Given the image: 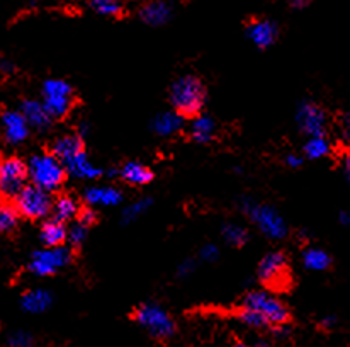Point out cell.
Returning a JSON list of instances; mask_svg holds the SVG:
<instances>
[{
    "label": "cell",
    "mask_w": 350,
    "mask_h": 347,
    "mask_svg": "<svg viewBox=\"0 0 350 347\" xmlns=\"http://www.w3.org/2000/svg\"><path fill=\"white\" fill-rule=\"evenodd\" d=\"M170 106L178 114L187 118H196L202 114L208 103V90L204 82L194 73H184L174 80L169 90Z\"/></svg>",
    "instance_id": "obj_1"
},
{
    "label": "cell",
    "mask_w": 350,
    "mask_h": 347,
    "mask_svg": "<svg viewBox=\"0 0 350 347\" xmlns=\"http://www.w3.org/2000/svg\"><path fill=\"white\" fill-rule=\"evenodd\" d=\"M238 209L250 218V222L269 240H284L289 235V227L284 216L274 206L255 201L250 196H241L238 199Z\"/></svg>",
    "instance_id": "obj_2"
},
{
    "label": "cell",
    "mask_w": 350,
    "mask_h": 347,
    "mask_svg": "<svg viewBox=\"0 0 350 347\" xmlns=\"http://www.w3.org/2000/svg\"><path fill=\"white\" fill-rule=\"evenodd\" d=\"M27 172H29L31 184L48 192L58 191L68 175L58 157H55L51 152L34 153L33 157H29Z\"/></svg>",
    "instance_id": "obj_3"
},
{
    "label": "cell",
    "mask_w": 350,
    "mask_h": 347,
    "mask_svg": "<svg viewBox=\"0 0 350 347\" xmlns=\"http://www.w3.org/2000/svg\"><path fill=\"white\" fill-rule=\"evenodd\" d=\"M241 307L250 308V310L258 311L271 327L274 325H284L289 322V310L275 294L267 290H252L241 300Z\"/></svg>",
    "instance_id": "obj_4"
},
{
    "label": "cell",
    "mask_w": 350,
    "mask_h": 347,
    "mask_svg": "<svg viewBox=\"0 0 350 347\" xmlns=\"http://www.w3.org/2000/svg\"><path fill=\"white\" fill-rule=\"evenodd\" d=\"M41 96L46 111L53 119H63L75 106V90L66 80L46 79L41 87Z\"/></svg>",
    "instance_id": "obj_5"
},
{
    "label": "cell",
    "mask_w": 350,
    "mask_h": 347,
    "mask_svg": "<svg viewBox=\"0 0 350 347\" xmlns=\"http://www.w3.org/2000/svg\"><path fill=\"white\" fill-rule=\"evenodd\" d=\"M73 259H75L73 247H68V245L44 247L33 252L29 264H27V271L38 278H46V276L57 274L58 269L72 264Z\"/></svg>",
    "instance_id": "obj_6"
},
{
    "label": "cell",
    "mask_w": 350,
    "mask_h": 347,
    "mask_svg": "<svg viewBox=\"0 0 350 347\" xmlns=\"http://www.w3.org/2000/svg\"><path fill=\"white\" fill-rule=\"evenodd\" d=\"M136 324L145 329L152 337L155 339H170L177 331L175 322L169 315V311L163 310L157 303H143L133 313Z\"/></svg>",
    "instance_id": "obj_7"
},
{
    "label": "cell",
    "mask_w": 350,
    "mask_h": 347,
    "mask_svg": "<svg viewBox=\"0 0 350 347\" xmlns=\"http://www.w3.org/2000/svg\"><path fill=\"white\" fill-rule=\"evenodd\" d=\"M258 281L269 290H284L291 281L289 259L282 250H271L257 266Z\"/></svg>",
    "instance_id": "obj_8"
},
{
    "label": "cell",
    "mask_w": 350,
    "mask_h": 347,
    "mask_svg": "<svg viewBox=\"0 0 350 347\" xmlns=\"http://www.w3.org/2000/svg\"><path fill=\"white\" fill-rule=\"evenodd\" d=\"M14 203H16L21 216L31 220V222L44 220L46 216L51 215V209H53L51 192L44 191V189L38 188L31 182L14 198Z\"/></svg>",
    "instance_id": "obj_9"
},
{
    "label": "cell",
    "mask_w": 350,
    "mask_h": 347,
    "mask_svg": "<svg viewBox=\"0 0 350 347\" xmlns=\"http://www.w3.org/2000/svg\"><path fill=\"white\" fill-rule=\"evenodd\" d=\"M27 184V162L19 157H7L0 160V198L14 199Z\"/></svg>",
    "instance_id": "obj_10"
},
{
    "label": "cell",
    "mask_w": 350,
    "mask_h": 347,
    "mask_svg": "<svg viewBox=\"0 0 350 347\" xmlns=\"http://www.w3.org/2000/svg\"><path fill=\"white\" fill-rule=\"evenodd\" d=\"M296 125L299 131L306 136H325L328 128V116L323 107L311 99H304L297 104Z\"/></svg>",
    "instance_id": "obj_11"
},
{
    "label": "cell",
    "mask_w": 350,
    "mask_h": 347,
    "mask_svg": "<svg viewBox=\"0 0 350 347\" xmlns=\"http://www.w3.org/2000/svg\"><path fill=\"white\" fill-rule=\"evenodd\" d=\"M0 131L9 145H23L31 135V126L23 113L16 110H7L0 114Z\"/></svg>",
    "instance_id": "obj_12"
},
{
    "label": "cell",
    "mask_w": 350,
    "mask_h": 347,
    "mask_svg": "<svg viewBox=\"0 0 350 347\" xmlns=\"http://www.w3.org/2000/svg\"><path fill=\"white\" fill-rule=\"evenodd\" d=\"M245 34L248 41L258 50H267L275 44L279 36V26L269 17H254L245 26Z\"/></svg>",
    "instance_id": "obj_13"
},
{
    "label": "cell",
    "mask_w": 350,
    "mask_h": 347,
    "mask_svg": "<svg viewBox=\"0 0 350 347\" xmlns=\"http://www.w3.org/2000/svg\"><path fill=\"white\" fill-rule=\"evenodd\" d=\"M19 111L23 113L24 118H26V121L29 123L31 129H34V131H40V133L48 131L55 121V119L50 116V113L46 111V107H44L43 101L24 99L23 103H21Z\"/></svg>",
    "instance_id": "obj_14"
},
{
    "label": "cell",
    "mask_w": 350,
    "mask_h": 347,
    "mask_svg": "<svg viewBox=\"0 0 350 347\" xmlns=\"http://www.w3.org/2000/svg\"><path fill=\"white\" fill-rule=\"evenodd\" d=\"M138 17L148 26H163L174 17V5L167 0H148L139 7Z\"/></svg>",
    "instance_id": "obj_15"
},
{
    "label": "cell",
    "mask_w": 350,
    "mask_h": 347,
    "mask_svg": "<svg viewBox=\"0 0 350 347\" xmlns=\"http://www.w3.org/2000/svg\"><path fill=\"white\" fill-rule=\"evenodd\" d=\"M66 174L72 175L75 179H82V181H96V179L103 177L104 169L97 167L92 160L89 159L87 152L79 153V155L72 157L66 162H63Z\"/></svg>",
    "instance_id": "obj_16"
},
{
    "label": "cell",
    "mask_w": 350,
    "mask_h": 347,
    "mask_svg": "<svg viewBox=\"0 0 350 347\" xmlns=\"http://www.w3.org/2000/svg\"><path fill=\"white\" fill-rule=\"evenodd\" d=\"M83 201L89 206H119L124 201V194L114 185H90L83 191Z\"/></svg>",
    "instance_id": "obj_17"
},
{
    "label": "cell",
    "mask_w": 350,
    "mask_h": 347,
    "mask_svg": "<svg viewBox=\"0 0 350 347\" xmlns=\"http://www.w3.org/2000/svg\"><path fill=\"white\" fill-rule=\"evenodd\" d=\"M50 152L55 157H58L59 162L63 164L72 157L85 152V143H83L82 136L77 135V133H65V135L58 136L51 142Z\"/></svg>",
    "instance_id": "obj_18"
},
{
    "label": "cell",
    "mask_w": 350,
    "mask_h": 347,
    "mask_svg": "<svg viewBox=\"0 0 350 347\" xmlns=\"http://www.w3.org/2000/svg\"><path fill=\"white\" fill-rule=\"evenodd\" d=\"M185 125V118L177 113V111H162L152 119L150 123V129L155 133L160 138H170V136L177 135L182 131Z\"/></svg>",
    "instance_id": "obj_19"
},
{
    "label": "cell",
    "mask_w": 350,
    "mask_h": 347,
    "mask_svg": "<svg viewBox=\"0 0 350 347\" xmlns=\"http://www.w3.org/2000/svg\"><path fill=\"white\" fill-rule=\"evenodd\" d=\"M119 179L126 184L135 185V188H143V185L150 184L155 179V174L145 164L129 160V162H124L119 167Z\"/></svg>",
    "instance_id": "obj_20"
},
{
    "label": "cell",
    "mask_w": 350,
    "mask_h": 347,
    "mask_svg": "<svg viewBox=\"0 0 350 347\" xmlns=\"http://www.w3.org/2000/svg\"><path fill=\"white\" fill-rule=\"evenodd\" d=\"M53 300V293H51L50 290H27L26 293H23V296H21V308H23L24 311H27V313H44V311L51 308Z\"/></svg>",
    "instance_id": "obj_21"
},
{
    "label": "cell",
    "mask_w": 350,
    "mask_h": 347,
    "mask_svg": "<svg viewBox=\"0 0 350 347\" xmlns=\"http://www.w3.org/2000/svg\"><path fill=\"white\" fill-rule=\"evenodd\" d=\"M216 129L218 126L211 116L199 114L192 118L191 125H189V136L198 145H208L216 138Z\"/></svg>",
    "instance_id": "obj_22"
},
{
    "label": "cell",
    "mask_w": 350,
    "mask_h": 347,
    "mask_svg": "<svg viewBox=\"0 0 350 347\" xmlns=\"http://www.w3.org/2000/svg\"><path fill=\"white\" fill-rule=\"evenodd\" d=\"M40 240L44 247H59L68 242V229L65 223L51 218L41 225Z\"/></svg>",
    "instance_id": "obj_23"
},
{
    "label": "cell",
    "mask_w": 350,
    "mask_h": 347,
    "mask_svg": "<svg viewBox=\"0 0 350 347\" xmlns=\"http://www.w3.org/2000/svg\"><path fill=\"white\" fill-rule=\"evenodd\" d=\"M80 211V205L73 196L59 194L58 198L53 199V209H51V218L58 220L62 223L72 222L77 218Z\"/></svg>",
    "instance_id": "obj_24"
},
{
    "label": "cell",
    "mask_w": 350,
    "mask_h": 347,
    "mask_svg": "<svg viewBox=\"0 0 350 347\" xmlns=\"http://www.w3.org/2000/svg\"><path fill=\"white\" fill-rule=\"evenodd\" d=\"M301 261L308 271L321 272L332 266V255L320 247H308L303 250Z\"/></svg>",
    "instance_id": "obj_25"
},
{
    "label": "cell",
    "mask_w": 350,
    "mask_h": 347,
    "mask_svg": "<svg viewBox=\"0 0 350 347\" xmlns=\"http://www.w3.org/2000/svg\"><path fill=\"white\" fill-rule=\"evenodd\" d=\"M23 218L14 199L0 198V233H12Z\"/></svg>",
    "instance_id": "obj_26"
},
{
    "label": "cell",
    "mask_w": 350,
    "mask_h": 347,
    "mask_svg": "<svg viewBox=\"0 0 350 347\" xmlns=\"http://www.w3.org/2000/svg\"><path fill=\"white\" fill-rule=\"evenodd\" d=\"M303 150H304V155H306V159L320 160V159H323V157L330 155L332 143H330V140L327 138V135L325 136H310V138H308V142L304 143Z\"/></svg>",
    "instance_id": "obj_27"
},
{
    "label": "cell",
    "mask_w": 350,
    "mask_h": 347,
    "mask_svg": "<svg viewBox=\"0 0 350 347\" xmlns=\"http://www.w3.org/2000/svg\"><path fill=\"white\" fill-rule=\"evenodd\" d=\"M90 10L103 17H121L124 14L122 0H85Z\"/></svg>",
    "instance_id": "obj_28"
},
{
    "label": "cell",
    "mask_w": 350,
    "mask_h": 347,
    "mask_svg": "<svg viewBox=\"0 0 350 347\" xmlns=\"http://www.w3.org/2000/svg\"><path fill=\"white\" fill-rule=\"evenodd\" d=\"M153 205V199L152 198H139L136 199L135 203L131 205L124 206V209L121 211V222L122 225H129V223L136 222L138 218H142Z\"/></svg>",
    "instance_id": "obj_29"
},
{
    "label": "cell",
    "mask_w": 350,
    "mask_h": 347,
    "mask_svg": "<svg viewBox=\"0 0 350 347\" xmlns=\"http://www.w3.org/2000/svg\"><path fill=\"white\" fill-rule=\"evenodd\" d=\"M221 235L226 240V244L233 245V247H243L248 242V238H250V233H248V230L245 227L233 222H228L223 225Z\"/></svg>",
    "instance_id": "obj_30"
},
{
    "label": "cell",
    "mask_w": 350,
    "mask_h": 347,
    "mask_svg": "<svg viewBox=\"0 0 350 347\" xmlns=\"http://www.w3.org/2000/svg\"><path fill=\"white\" fill-rule=\"evenodd\" d=\"M238 320L245 325V327L250 329H269V322L262 317L258 311L250 310V308H243L241 307L240 313H238Z\"/></svg>",
    "instance_id": "obj_31"
},
{
    "label": "cell",
    "mask_w": 350,
    "mask_h": 347,
    "mask_svg": "<svg viewBox=\"0 0 350 347\" xmlns=\"http://www.w3.org/2000/svg\"><path fill=\"white\" fill-rule=\"evenodd\" d=\"M87 235H89V227L82 225L80 222L72 223V227H68V242L72 247H80L87 240Z\"/></svg>",
    "instance_id": "obj_32"
},
{
    "label": "cell",
    "mask_w": 350,
    "mask_h": 347,
    "mask_svg": "<svg viewBox=\"0 0 350 347\" xmlns=\"http://www.w3.org/2000/svg\"><path fill=\"white\" fill-rule=\"evenodd\" d=\"M7 344H9V347H33L34 341H33V335H31L29 332L16 331L9 335Z\"/></svg>",
    "instance_id": "obj_33"
},
{
    "label": "cell",
    "mask_w": 350,
    "mask_h": 347,
    "mask_svg": "<svg viewBox=\"0 0 350 347\" xmlns=\"http://www.w3.org/2000/svg\"><path fill=\"white\" fill-rule=\"evenodd\" d=\"M75 220L77 222L82 223V225L89 227L90 229V227L96 225L97 223L99 215H97V211L92 208V206H80V211H79V215H77Z\"/></svg>",
    "instance_id": "obj_34"
},
{
    "label": "cell",
    "mask_w": 350,
    "mask_h": 347,
    "mask_svg": "<svg viewBox=\"0 0 350 347\" xmlns=\"http://www.w3.org/2000/svg\"><path fill=\"white\" fill-rule=\"evenodd\" d=\"M219 257V248L215 244H206L202 245L201 250H199V259L202 262H215Z\"/></svg>",
    "instance_id": "obj_35"
},
{
    "label": "cell",
    "mask_w": 350,
    "mask_h": 347,
    "mask_svg": "<svg viewBox=\"0 0 350 347\" xmlns=\"http://www.w3.org/2000/svg\"><path fill=\"white\" fill-rule=\"evenodd\" d=\"M196 268H198V262H196L194 259H184V261L177 266V276L178 278H189L192 272H196Z\"/></svg>",
    "instance_id": "obj_36"
},
{
    "label": "cell",
    "mask_w": 350,
    "mask_h": 347,
    "mask_svg": "<svg viewBox=\"0 0 350 347\" xmlns=\"http://www.w3.org/2000/svg\"><path fill=\"white\" fill-rule=\"evenodd\" d=\"M284 164L288 167H291V169H297V167L303 166L304 159L299 155V153H288L284 159Z\"/></svg>",
    "instance_id": "obj_37"
},
{
    "label": "cell",
    "mask_w": 350,
    "mask_h": 347,
    "mask_svg": "<svg viewBox=\"0 0 350 347\" xmlns=\"http://www.w3.org/2000/svg\"><path fill=\"white\" fill-rule=\"evenodd\" d=\"M16 72V65L10 60H0V75L9 77Z\"/></svg>",
    "instance_id": "obj_38"
},
{
    "label": "cell",
    "mask_w": 350,
    "mask_h": 347,
    "mask_svg": "<svg viewBox=\"0 0 350 347\" xmlns=\"http://www.w3.org/2000/svg\"><path fill=\"white\" fill-rule=\"evenodd\" d=\"M342 170H344L345 179H347L350 184V149L344 153V159H342Z\"/></svg>",
    "instance_id": "obj_39"
},
{
    "label": "cell",
    "mask_w": 350,
    "mask_h": 347,
    "mask_svg": "<svg viewBox=\"0 0 350 347\" xmlns=\"http://www.w3.org/2000/svg\"><path fill=\"white\" fill-rule=\"evenodd\" d=\"M340 128H342V131H344V135L350 136V111H347V113L342 114Z\"/></svg>",
    "instance_id": "obj_40"
},
{
    "label": "cell",
    "mask_w": 350,
    "mask_h": 347,
    "mask_svg": "<svg viewBox=\"0 0 350 347\" xmlns=\"http://www.w3.org/2000/svg\"><path fill=\"white\" fill-rule=\"evenodd\" d=\"M89 131H90V125L87 121H80L79 126H77V129H75L77 135H80L82 138H85V136L89 135Z\"/></svg>",
    "instance_id": "obj_41"
},
{
    "label": "cell",
    "mask_w": 350,
    "mask_h": 347,
    "mask_svg": "<svg viewBox=\"0 0 350 347\" xmlns=\"http://www.w3.org/2000/svg\"><path fill=\"white\" fill-rule=\"evenodd\" d=\"M320 325H321V327H323V329H334L335 325H337V318H335L334 315H327V317L321 318Z\"/></svg>",
    "instance_id": "obj_42"
},
{
    "label": "cell",
    "mask_w": 350,
    "mask_h": 347,
    "mask_svg": "<svg viewBox=\"0 0 350 347\" xmlns=\"http://www.w3.org/2000/svg\"><path fill=\"white\" fill-rule=\"evenodd\" d=\"M310 3H311V0H289V5H291L293 9H296V10L306 9Z\"/></svg>",
    "instance_id": "obj_43"
},
{
    "label": "cell",
    "mask_w": 350,
    "mask_h": 347,
    "mask_svg": "<svg viewBox=\"0 0 350 347\" xmlns=\"http://www.w3.org/2000/svg\"><path fill=\"white\" fill-rule=\"evenodd\" d=\"M338 220H340L342 225L350 227V211H342L340 215H338Z\"/></svg>",
    "instance_id": "obj_44"
},
{
    "label": "cell",
    "mask_w": 350,
    "mask_h": 347,
    "mask_svg": "<svg viewBox=\"0 0 350 347\" xmlns=\"http://www.w3.org/2000/svg\"><path fill=\"white\" fill-rule=\"evenodd\" d=\"M255 347H272L271 344H269L267 341H258L257 344H255Z\"/></svg>",
    "instance_id": "obj_45"
},
{
    "label": "cell",
    "mask_w": 350,
    "mask_h": 347,
    "mask_svg": "<svg viewBox=\"0 0 350 347\" xmlns=\"http://www.w3.org/2000/svg\"><path fill=\"white\" fill-rule=\"evenodd\" d=\"M230 347H250V346H247L245 342H234V344H232Z\"/></svg>",
    "instance_id": "obj_46"
}]
</instances>
